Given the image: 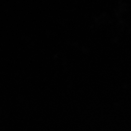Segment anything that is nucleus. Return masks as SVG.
<instances>
[]
</instances>
